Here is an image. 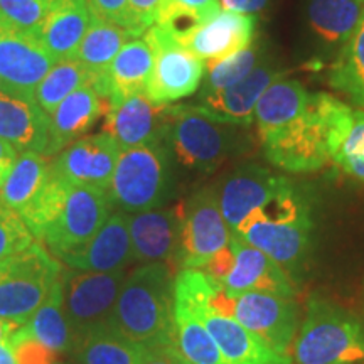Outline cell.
I'll return each instance as SVG.
<instances>
[{
	"mask_svg": "<svg viewBox=\"0 0 364 364\" xmlns=\"http://www.w3.org/2000/svg\"><path fill=\"white\" fill-rule=\"evenodd\" d=\"M174 289L171 265L142 263L125 277L110 329L144 349L174 344Z\"/></svg>",
	"mask_w": 364,
	"mask_h": 364,
	"instance_id": "obj_1",
	"label": "cell"
},
{
	"mask_svg": "<svg viewBox=\"0 0 364 364\" xmlns=\"http://www.w3.org/2000/svg\"><path fill=\"white\" fill-rule=\"evenodd\" d=\"M231 235L260 250L297 282L311 250V208L289 182L268 201L255 208Z\"/></svg>",
	"mask_w": 364,
	"mask_h": 364,
	"instance_id": "obj_2",
	"label": "cell"
},
{
	"mask_svg": "<svg viewBox=\"0 0 364 364\" xmlns=\"http://www.w3.org/2000/svg\"><path fill=\"white\" fill-rule=\"evenodd\" d=\"M176 290L184 295L215 339L226 364H295L240 324L230 312V295L199 270H181Z\"/></svg>",
	"mask_w": 364,
	"mask_h": 364,
	"instance_id": "obj_3",
	"label": "cell"
},
{
	"mask_svg": "<svg viewBox=\"0 0 364 364\" xmlns=\"http://www.w3.org/2000/svg\"><path fill=\"white\" fill-rule=\"evenodd\" d=\"M290 353L295 364H361L364 322L332 300L312 295Z\"/></svg>",
	"mask_w": 364,
	"mask_h": 364,
	"instance_id": "obj_4",
	"label": "cell"
},
{
	"mask_svg": "<svg viewBox=\"0 0 364 364\" xmlns=\"http://www.w3.org/2000/svg\"><path fill=\"white\" fill-rule=\"evenodd\" d=\"M336 98L327 93L311 95L306 112L260 139L267 161L290 174L321 171L331 162V112Z\"/></svg>",
	"mask_w": 364,
	"mask_h": 364,
	"instance_id": "obj_5",
	"label": "cell"
},
{
	"mask_svg": "<svg viewBox=\"0 0 364 364\" xmlns=\"http://www.w3.org/2000/svg\"><path fill=\"white\" fill-rule=\"evenodd\" d=\"M174 191V159L166 142L125 149L118 157L108 196L127 215L159 209Z\"/></svg>",
	"mask_w": 364,
	"mask_h": 364,
	"instance_id": "obj_6",
	"label": "cell"
},
{
	"mask_svg": "<svg viewBox=\"0 0 364 364\" xmlns=\"http://www.w3.org/2000/svg\"><path fill=\"white\" fill-rule=\"evenodd\" d=\"M166 144L186 169L209 174L245 149L240 127L220 124L194 105H174Z\"/></svg>",
	"mask_w": 364,
	"mask_h": 364,
	"instance_id": "obj_7",
	"label": "cell"
},
{
	"mask_svg": "<svg viewBox=\"0 0 364 364\" xmlns=\"http://www.w3.org/2000/svg\"><path fill=\"white\" fill-rule=\"evenodd\" d=\"M63 268L41 241L0 262V317L24 326L61 280Z\"/></svg>",
	"mask_w": 364,
	"mask_h": 364,
	"instance_id": "obj_8",
	"label": "cell"
},
{
	"mask_svg": "<svg viewBox=\"0 0 364 364\" xmlns=\"http://www.w3.org/2000/svg\"><path fill=\"white\" fill-rule=\"evenodd\" d=\"M125 277V270H63V307L76 349L95 332L110 329L113 309Z\"/></svg>",
	"mask_w": 364,
	"mask_h": 364,
	"instance_id": "obj_9",
	"label": "cell"
},
{
	"mask_svg": "<svg viewBox=\"0 0 364 364\" xmlns=\"http://www.w3.org/2000/svg\"><path fill=\"white\" fill-rule=\"evenodd\" d=\"M181 270L201 272L218 253L230 247L231 231L221 215L216 189H201L181 206Z\"/></svg>",
	"mask_w": 364,
	"mask_h": 364,
	"instance_id": "obj_10",
	"label": "cell"
},
{
	"mask_svg": "<svg viewBox=\"0 0 364 364\" xmlns=\"http://www.w3.org/2000/svg\"><path fill=\"white\" fill-rule=\"evenodd\" d=\"M144 38L154 49V68L145 86V95L152 102L167 105L194 95L206 75V61L157 26L150 27Z\"/></svg>",
	"mask_w": 364,
	"mask_h": 364,
	"instance_id": "obj_11",
	"label": "cell"
},
{
	"mask_svg": "<svg viewBox=\"0 0 364 364\" xmlns=\"http://www.w3.org/2000/svg\"><path fill=\"white\" fill-rule=\"evenodd\" d=\"M113 204L108 191L88 186H73L56 221L39 241L54 258L83 247L112 216Z\"/></svg>",
	"mask_w": 364,
	"mask_h": 364,
	"instance_id": "obj_12",
	"label": "cell"
},
{
	"mask_svg": "<svg viewBox=\"0 0 364 364\" xmlns=\"http://www.w3.org/2000/svg\"><path fill=\"white\" fill-rule=\"evenodd\" d=\"M230 312L273 351L290 356L299 331V306L294 297L247 292L230 297Z\"/></svg>",
	"mask_w": 364,
	"mask_h": 364,
	"instance_id": "obj_13",
	"label": "cell"
},
{
	"mask_svg": "<svg viewBox=\"0 0 364 364\" xmlns=\"http://www.w3.org/2000/svg\"><path fill=\"white\" fill-rule=\"evenodd\" d=\"M56 63L33 33L0 17V81L4 90L34 98L36 88Z\"/></svg>",
	"mask_w": 364,
	"mask_h": 364,
	"instance_id": "obj_14",
	"label": "cell"
},
{
	"mask_svg": "<svg viewBox=\"0 0 364 364\" xmlns=\"http://www.w3.org/2000/svg\"><path fill=\"white\" fill-rule=\"evenodd\" d=\"M172 112L174 105L156 103L145 93L108 102L105 134L112 135L122 150L166 142Z\"/></svg>",
	"mask_w": 364,
	"mask_h": 364,
	"instance_id": "obj_15",
	"label": "cell"
},
{
	"mask_svg": "<svg viewBox=\"0 0 364 364\" xmlns=\"http://www.w3.org/2000/svg\"><path fill=\"white\" fill-rule=\"evenodd\" d=\"M120 145L112 135H86L68 145L51 162V172L70 186L110 189Z\"/></svg>",
	"mask_w": 364,
	"mask_h": 364,
	"instance_id": "obj_16",
	"label": "cell"
},
{
	"mask_svg": "<svg viewBox=\"0 0 364 364\" xmlns=\"http://www.w3.org/2000/svg\"><path fill=\"white\" fill-rule=\"evenodd\" d=\"M230 245L235 257L233 265L220 284L226 295L236 297L247 292H262L294 297L295 282L279 263L233 235Z\"/></svg>",
	"mask_w": 364,
	"mask_h": 364,
	"instance_id": "obj_17",
	"label": "cell"
},
{
	"mask_svg": "<svg viewBox=\"0 0 364 364\" xmlns=\"http://www.w3.org/2000/svg\"><path fill=\"white\" fill-rule=\"evenodd\" d=\"M284 76L270 63H260L247 78L230 88L211 95H198L194 105L198 110L220 124L243 129L255 122V108L260 97L273 81Z\"/></svg>",
	"mask_w": 364,
	"mask_h": 364,
	"instance_id": "obj_18",
	"label": "cell"
},
{
	"mask_svg": "<svg viewBox=\"0 0 364 364\" xmlns=\"http://www.w3.org/2000/svg\"><path fill=\"white\" fill-rule=\"evenodd\" d=\"M289 182L287 177L273 174L267 167L255 164H245L225 177L216 188V194L221 215L230 231Z\"/></svg>",
	"mask_w": 364,
	"mask_h": 364,
	"instance_id": "obj_19",
	"label": "cell"
},
{
	"mask_svg": "<svg viewBox=\"0 0 364 364\" xmlns=\"http://www.w3.org/2000/svg\"><path fill=\"white\" fill-rule=\"evenodd\" d=\"M134 262H164L172 267L181 247V209H150L129 215Z\"/></svg>",
	"mask_w": 364,
	"mask_h": 364,
	"instance_id": "obj_20",
	"label": "cell"
},
{
	"mask_svg": "<svg viewBox=\"0 0 364 364\" xmlns=\"http://www.w3.org/2000/svg\"><path fill=\"white\" fill-rule=\"evenodd\" d=\"M0 139L19 152H38L48 157L51 118L36 98L0 91Z\"/></svg>",
	"mask_w": 364,
	"mask_h": 364,
	"instance_id": "obj_21",
	"label": "cell"
},
{
	"mask_svg": "<svg viewBox=\"0 0 364 364\" xmlns=\"http://www.w3.org/2000/svg\"><path fill=\"white\" fill-rule=\"evenodd\" d=\"M73 270L117 272L134 262L129 231V215L112 213L97 235L83 247L61 258Z\"/></svg>",
	"mask_w": 364,
	"mask_h": 364,
	"instance_id": "obj_22",
	"label": "cell"
},
{
	"mask_svg": "<svg viewBox=\"0 0 364 364\" xmlns=\"http://www.w3.org/2000/svg\"><path fill=\"white\" fill-rule=\"evenodd\" d=\"M255 29V16L221 9L216 16L199 26L182 46L204 61H216L250 48L253 44Z\"/></svg>",
	"mask_w": 364,
	"mask_h": 364,
	"instance_id": "obj_23",
	"label": "cell"
},
{
	"mask_svg": "<svg viewBox=\"0 0 364 364\" xmlns=\"http://www.w3.org/2000/svg\"><path fill=\"white\" fill-rule=\"evenodd\" d=\"M154 68V49L145 38H135L118 51L108 70L93 86L107 102H115L136 93H145Z\"/></svg>",
	"mask_w": 364,
	"mask_h": 364,
	"instance_id": "obj_24",
	"label": "cell"
},
{
	"mask_svg": "<svg viewBox=\"0 0 364 364\" xmlns=\"http://www.w3.org/2000/svg\"><path fill=\"white\" fill-rule=\"evenodd\" d=\"M107 107L108 102L100 97L93 85H86L63 100L56 110L49 115L51 144H49L48 157L56 156L93 129V125L105 115Z\"/></svg>",
	"mask_w": 364,
	"mask_h": 364,
	"instance_id": "obj_25",
	"label": "cell"
},
{
	"mask_svg": "<svg viewBox=\"0 0 364 364\" xmlns=\"http://www.w3.org/2000/svg\"><path fill=\"white\" fill-rule=\"evenodd\" d=\"M90 19L91 12L86 0H56L51 12L33 34L56 61L76 59Z\"/></svg>",
	"mask_w": 364,
	"mask_h": 364,
	"instance_id": "obj_26",
	"label": "cell"
},
{
	"mask_svg": "<svg viewBox=\"0 0 364 364\" xmlns=\"http://www.w3.org/2000/svg\"><path fill=\"white\" fill-rule=\"evenodd\" d=\"M331 162L346 176L364 182V110L336 98L331 112Z\"/></svg>",
	"mask_w": 364,
	"mask_h": 364,
	"instance_id": "obj_27",
	"label": "cell"
},
{
	"mask_svg": "<svg viewBox=\"0 0 364 364\" xmlns=\"http://www.w3.org/2000/svg\"><path fill=\"white\" fill-rule=\"evenodd\" d=\"M309 100L311 93L299 81L284 80V76L273 81L263 91L255 108L258 136L263 139L302 115Z\"/></svg>",
	"mask_w": 364,
	"mask_h": 364,
	"instance_id": "obj_28",
	"label": "cell"
},
{
	"mask_svg": "<svg viewBox=\"0 0 364 364\" xmlns=\"http://www.w3.org/2000/svg\"><path fill=\"white\" fill-rule=\"evenodd\" d=\"M174 344L189 364H226L188 299L174 289Z\"/></svg>",
	"mask_w": 364,
	"mask_h": 364,
	"instance_id": "obj_29",
	"label": "cell"
},
{
	"mask_svg": "<svg viewBox=\"0 0 364 364\" xmlns=\"http://www.w3.org/2000/svg\"><path fill=\"white\" fill-rule=\"evenodd\" d=\"M307 19L318 39L344 46L364 19V4L359 0H309Z\"/></svg>",
	"mask_w": 364,
	"mask_h": 364,
	"instance_id": "obj_30",
	"label": "cell"
},
{
	"mask_svg": "<svg viewBox=\"0 0 364 364\" xmlns=\"http://www.w3.org/2000/svg\"><path fill=\"white\" fill-rule=\"evenodd\" d=\"M132 39H135V36L129 29L100 19L91 14L88 31L81 41L76 59L95 75H103L118 51Z\"/></svg>",
	"mask_w": 364,
	"mask_h": 364,
	"instance_id": "obj_31",
	"label": "cell"
},
{
	"mask_svg": "<svg viewBox=\"0 0 364 364\" xmlns=\"http://www.w3.org/2000/svg\"><path fill=\"white\" fill-rule=\"evenodd\" d=\"M24 327L53 353L61 354L75 351V339H73L71 327L68 324L65 307H63L61 280L54 285L53 292L49 294L43 306L31 316Z\"/></svg>",
	"mask_w": 364,
	"mask_h": 364,
	"instance_id": "obj_32",
	"label": "cell"
},
{
	"mask_svg": "<svg viewBox=\"0 0 364 364\" xmlns=\"http://www.w3.org/2000/svg\"><path fill=\"white\" fill-rule=\"evenodd\" d=\"M49 157L38 152H21L16 166L0 189V201L19 213L38 194L49 176Z\"/></svg>",
	"mask_w": 364,
	"mask_h": 364,
	"instance_id": "obj_33",
	"label": "cell"
},
{
	"mask_svg": "<svg viewBox=\"0 0 364 364\" xmlns=\"http://www.w3.org/2000/svg\"><path fill=\"white\" fill-rule=\"evenodd\" d=\"M98 76L102 75H95L78 59L58 61L36 88L34 98L39 107L51 115L63 100L86 85H93Z\"/></svg>",
	"mask_w": 364,
	"mask_h": 364,
	"instance_id": "obj_34",
	"label": "cell"
},
{
	"mask_svg": "<svg viewBox=\"0 0 364 364\" xmlns=\"http://www.w3.org/2000/svg\"><path fill=\"white\" fill-rule=\"evenodd\" d=\"M329 83L356 107L364 108V19L353 38L341 48L339 56L332 65Z\"/></svg>",
	"mask_w": 364,
	"mask_h": 364,
	"instance_id": "obj_35",
	"label": "cell"
},
{
	"mask_svg": "<svg viewBox=\"0 0 364 364\" xmlns=\"http://www.w3.org/2000/svg\"><path fill=\"white\" fill-rule=\"evenodd\" d=\"M71 188L73 186L66 184L65 181L58 179L51 172V167H49V176L43 188L17 213L38 241L43 238L46 230L56 221L63 206H65L68 193H70Z\"/></svg>",
	"mask_w": 364,
	"mask_h": 364,
	"instance_id": "obj_36",
	"label": "cell"
},
{
	"mask_svg": "<svg viewBox=\"0 0 364 364\" xmlns=\"http://www.w3.org/2000/svg\"><path fill=\"white\" fill-rule=\"evenodd\" d=\"M142 349L112 329L95 332L80 348V364H139Z\"/></svg>",
	"mask_w": 364,
	"mask_h": 364,
	"instance_id": "obj_37",
	"label": "cell"
},
{
	"mask_svg": "<svg viewBox=\"0 0 364 364\" xmlns=\"http://www.w3.org/2000/svg\"><path fill=\"white\" fill-rule=\"evenodd\" d=\"M262 63V49L252 44L243 51L231 54L225 59L206 61V75L199 95H211L240 83Z\"/></svg>",
	"mask_w": 364,
	"mask_h": 364,
	"instance_id": "obj_38",
	"label": "cell"
},
{
	"mask_svg": "<svg viewBox=\"0 0 364 364\" xmlns=\"http://www.w3.org/2000/svg\"><path fill=\"white\" fill-rule=\"evenodd\" d=\"M34 241L22 218L0 201V262L29 248Z\"/></svg>",
	"mask_w": 364,
	"mask_h": 364,
	"instance_id": "obj_39",
	"label": "cell"
},
{
	"mask_svg": "<svg viewBox=\"0 0 364 364\" xmlns=\"http://www.w3.org/2000/svg\"><path fill=\"white\" fill-rule=\"evenodd\" d=\"M56 0H0V17L9 24L33 33L46 19Z\"/></svg>",
	"mask_w": 364,
	"mask_h": 364,
	"instance_id": "obj_40",
	"label": "cell"
},
{
	"mask_svg": "<svg viewBox=\"0 0 364 364\" xmlns=\"http://www.w3.org/2000/svg\"><path fill=\"white\" fill-rule=\"evenodd\" d=\"M9 346L12 348L14 356L17 364H54L56 363V353L48 349L36 339L24 326H21L16 331V334L11 338Z\"/></svg>",
	"mask_w": 364,
	"mask_h": 364,
	"instance_id": "obj_41",
	"label": "cell"
},
{
	"mask_svg": "<svg viewBox=\"0 0 364 364\" xmlns=\"http://www.w3.org/2000/svg\"><path fill=\"white\" fill-rule=\"evenodd\" d=\"M86 2H88L90 12L93 16L107 22H112V24L125 27V29H129L135 36L134 26H132L129 0H86Z\"/></svg>",
	"mask_w": 364,
	"mask_h": 364,
	"instance_id": "obj_42",
	"label": "cell"
},
{
	"mask_svg": "<svg viewBox=\"0 0 364 364\" xmlns=\"http://www.w3.org/2000/svg\"><path fill=\"white\" fill-rule=\"evenodd\" d=\"M220 11V0H162L157 16L169 12H184L206 22Z\"/></svg>",
	"mask_w": 364,
	"mask_h": 364,
	"instance_id": "obj_43",
	"label": "cell"
},
{
	"mask_svg": "<svg viewBox=\"0 0 364 364\" xmlns=\"http://www.w3.org/2000/svg\"><path fill=\"white\" fill-rule=\"evenodd\" d=\"M162 0H129L132 26L136 38H142L147 31L156 24L159 7Z\"/></svg>",
	"mask_w": 364,
	"mask_h": 364,
	"instance_id": "obj_44",
	"label": "cell"
},
{
	"mask_svg": "<svg viewBox=\"0 0 364 364\" xmlns=\"http://www.w3.org/2000/svg\"><path fill=\"white\" fill-rule=\"evenodd\" d=\"M139 364H189L176 348V344L142 349Z\"/></svg>",
	"mask_w": 364,
	"mask_h": 364,
	"instance_id": "obj_45",
	"label": "cell"
},
{
	"mask_svg": "<svg viewBox=\"0 0 364 364\" xmlns=\"http://www.w3.org/2000/svg\"><path fill=\"white\" fill-rule=\"evenodd\" d=\"M268 2L270 0H220L221 9L245 14V16H255V14L265 11Z\"/></svg>",
	"mask_w": 364,
	"mask_h": 364,
	"instance_id": "obj_46",
	"label": "cell"
},
{
	"mask_svg": "<svg viewBox=\"0 0 364 364\" xmlns=\"http://www.w3.org/2000/svg\"><path fill=\"white\" fill-rule=\"evenodd\" d=\"M19 154L21 152L16 147H12L6 140L0 139V189L6 184L9 174H11L14 166H16Z\"/></svg>",
	"mask_w": 364,
	"mask_h": 364,
	"instance_id": "obj_47",
	"label": "cell"
},
{
	"mask_svg": "<svg viewBox=\"0 0 364 364\" xmlns=\"http://www.w3.org/2000/svg\"><path fill=\"white\" fill-rule=\"evenodd\" d=\"M21 324L14 321H7V318L0 317V344H9L11 338L16 334V331L19 329Z\"/></svg>",
	"mask_w": 364,
	"mask_h": 364,
	"instance_id": "obj_48",
	"label": "cell"
},
{
	"mask_svg": "<svg viewBox=\"0 0 364 364\" xmlns=\"http://www.w3.org/2000/svg\"><path fill=\"white\" fill-rule=\"evenodd\" d=\"M0 364H17L12 348L9 344H0Z\"/></svg>",
	"mask_w": 364,
	"mask_h": 364,
	"instance_id": "obj_49",
	"label": "cell"
},
{
	"mask_svg": "<svg viewBox=\"0 0 364 364\" xmlns=\"http://www.w3.org/2000/svg\"><path fill=\"white\" fill-rule=\"evenodd\" d=\"M0 91H4V85H2V81H0Z\"/></svg>",
	"mask_w": 364,
	"mask_h": 364,
	"instance_id": "obj_50",
	"label": "cell"
},
{
	"mask_svg": "<svg viewBox=\"0 0 364 364\" xmlns=\"http://www.w3.org/2000/svg\"><path fill=\"white\" fill-rule=\"evenodd\" d=\"M54 364H68V363H54Z\"/></svg>",
	"mask_w": 364,
	"mask_h": 364,
	"instance_id": "obj_51",
	"label": "cell"
},
{
	"mask_svg": "<svg viewBox=\"0 0 364 364\" xmlns=\"http://www.w3.org/2000/svg\"><path fill=\"white\" fill-rule=\"evenodd\" d=\"M359 2H363V4H364V0H359Z\"/></svg>",
	"mask_w": 364,
	"mask_h": 364,
	"instance_id": "obj_52",
	"label": "cell"
},
{
	"mask_svg": "<svg viewBox=\"0 0 364 364\" xmlns=\"http://www.w3.org/2000/svg\"><path fill=\"white\" fill-rule=\"evenodd\" d=\"M361 364H364V363H361Z\"/></svg>",
	"mask_w": 364,
	"mask_h": 364,
	"instance_id": "obj_53",
	"label": "cell"
}]
</instances>
